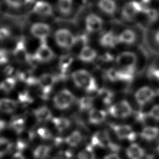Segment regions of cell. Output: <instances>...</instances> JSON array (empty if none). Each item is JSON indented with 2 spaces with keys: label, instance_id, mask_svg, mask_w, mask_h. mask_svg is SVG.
Instances as JSON below:
<instances>
[{
  "label": "cell",
  "instance_id": "cell-1",
  "mask_svg": "<svg viewBox=\"0 0 159 159\" xmlns=\"http://www.w3.org/2000/svg\"><path fill=\"white\" fill-rule=\"evenodd\" d=\"M73 82L79 88L88 92L98 91L97 86L94 77L87 70H78L71 74Z\"/></svg>",
  "mask_w": 159,
  "mask_h": 159
},
{
  "label": "cell",
  "instance_id": "cell-2",
  "mask_svg": "<svg viewBox=\"0 0 159 159\" xmlns=\"http://www.w3.org/2000/svg\"><path fill=\"white\" fill-rule=\"evenodd\" d=\"M74 101V95L67 89L59 91L53 98V102L55 107L61 110L68 108L72 105Z\"/></svg>",
  "mask_w": 159,
  "mask_h": 159
},
{
  "label": "cell",
  "instance_id": "cell-3",
  "mask_svg": "<svg viewBox=\"0 0 159 159\" xmlns=\"http://www.w3.org/2000/svg\"><path fill=\"white\" fill-rule=\"evenodd\" d=\"M57 44L61 48H71L76 43L77 39L66 29H60L55 34Z\"/></svg>",
  "mask_w": 159,
  "mask_h": 159
},
{
  "label": "cell",
  "instance_id": "cell-4",
  "mask_svg": "<svg viewBox=\"0 0 159 159\" xmlns=\"http://www.w3.org/2000/svg\"><path fill=\"white\" fill-rule=\"evenodd\" d=\"M144 9V6L140 2L135 1H129L123 6L121 15L124 20L130 21L132 20L137 14L143 12Z\"/></svg>",
  "mask_w": 159,
  "mask_h": 159
},
{
  "label": "cell",
  "instance_id": "cell-5",
  "mask_svg": "<svg viewBox=\"0 0 159 159\" xmlns=\"http://www.w3.org/2000/svg\"><path fill=\"white\" fill-rule=\"evenodd\" d=\"M132 109L125 100L119 101L112 105L109 109V114L114 117L125 118L130 115Z\"/></svg>",
  "mask_w": 159,
  "mask_h": 159
},
{
  "label": "cell",
  "instance_id": "cell-6",
  "mask_svg": "<svg viewBox=\"0 0 159 159\" xmlns=\"http://www.w3.org/2000/svg\"><path fill=\"white\" fill-rule=\"evenodd\" d=\"M57 78L55 75L50 73H43L37 79V86L43 97L48 96L56 82Z\"/></svg>",
  "mask_w": 159,
  "mask_h": 159
},
{
  "label": "cell",
  "instance_id": "cell-7",
  "mask_svg": "<svg viewBox=\"0 0 159 159\" xmlns=\"http://www.w3.org/2000/svg\"><path fill=\"white\" fill-rule=\"evenodd\" d=\"M34 57L36 61L46 63L53 59L55 53L45 41L41 42V44L38 47Z\"/></svg>",
  "mask_w": 159,
  "mask_h": 159
},
{
  "label": "cell",
  "instance_id": "cell-8",
  "mask_svg": "<svg viewBox=\"0 0 159 159\" xmlns=\"http://www.w3.org/2000/svg\"><path fill=\"white\" fill-rule=\"evenodd\" d=\"M112 128L116 136L121 140H129L133 141L136 137V134L133 129L128 125H112Z\"/></svg>",
  "mask_w": 159,
  "mask_h": 159
},
{
  "label": "cell",
  "instance_id": "cell-9",
  "mask_svg": "<svg viewBox=\"0 0 159 159\" xmlns=\"http://www.w3.org/2000/svg\"><path fill=\"white\" fill-rule=\"evenodd\" d=\"M51 32V28L49 25L45 23H35L30 28L31 34L41 42H45L46 39L50 35Z\"/></svg>",
  "mask_w": 159,
  "mask_h": 159
},
{
  "label": "cell",
  "instance_id": "cell-10",
  "mask_svg": "<svg viewBox=\"0 0 159 159\" xmlns=\"http://www.w3.org/2000/svg\"><path fill=\"white\" fill-rule=\"evenodd\" d=\"M13 55L16 60L20 63H30L33 58V57H31L27 52L24 42L22 40L17 43L13 51Z\"/></svg>",
  "mask_w": 159,
  "mask_h": 159
},
{
  "label": "cell",
  "instance_id": "cell-11",
  "mask_svg": "<svg viewBox=\"0 0 159 159\" xmlns=\"http://www.w3.org/2000/svg\"><path fill=\"white\" fill-rule=\"evenodd\" d=\"M116 61L122 68H134L137 63V56L131 52H123L117 56Z\"/></svg>",
  "mask_w": 159,
  "mask_h": 159
},
{
  "label": "cell",
  "instance_id": "cell-12",
  "mask_svg": "<svg viewBox=\"0 0 159 159\" xmlns=\"http://www.w3.org/2000/svg\"><path fill=\"white\" fill-rule=\"evenodd\" d=\"M91 144L102 148L112 147V144L108 132L106 130H99L92 137Z\"/></svg>",
  "mask_w": 159,
  "mask_h": 159
},
{
  "label": "cell",
  "instance_id": "cell-13",
  "mask_svg": "<svg viewBox=\"0 0 159 159\" xmlns=\"http://www.w3.org/2000/svg\"><path fill=\"white\" fill-rule=\"evenodd\" d=\"M155 91L148 86H143L139 88L135 94V99L140 106H143L155 96Z\"/></svg>",
  "mask_w": 159,
  "mask_h": 159
},
{
  "label": "cell",
  "instance_id": "cell-14",
  "mask_svg": "<svg viewBox=\"0 0 159 159\" xmlns=\"http://www.w3.org/2000/svg\"><path fill=\"white\" fill-rule=\"evenodd\" d=\"M85 25L86 30L88 32H98L102 27L103 20L99 16L91 13L88 15L86 17Z\"/></svg>",
  "mask_w": 159,
  "mask_h": 159
},
{
  "label": "cell",
  "instance_id": "cell-15",
  "mask_svg": "<svg viewBox=\"0 0 159 159\" xmlns=\"http://www.w3.org/2000/svg\"><path fill=\"white\" fill-rule=\"evenodd\" d=\"M97 55V52L94 48L87 45H84L81 48L78 57L82 61L91 62L96 59Z\"/></svg>",
  "mask_w": 159,
  "mask_h": 159
},
{
  "label": "cell",
  "instance_id": "cell-16",
  "mask_svg": "<svg viewBox=\"0 0 159 159\" xmlns=\"http://www.w3.org/2000/svg\"><path fill=\"white\" fill-rule=\"evenodd\" d=\"M34 115L37 121L40 122H47L52 119L50 109L47 106L39 107L34 111Z\"/></svg>",
  "mask_w": 159,
  "mask_h": 159
},
{
  "label": "cell",
  "instance_id": "cell-17",
  "mask_svg": "<svg viewBox=\"0 0 159 159\" xmlns=\"http://www.w3.org/2000/svg\"><path fill=\"white\" fill-rule=\"evenodd\" d=\"M33 12L39 16H49L53 13V9L52 6L44 1H37L34 8Z\"/></svg>",
  "mask_w": 159,
  "mask_h": 159
},
{
  "label": "cell",
  "instance_id": "cell-18",
  "mask_svg": "<svg viewBox=\"0 0 159 159\" xmlns=\"http://www.w3.org/2000/svg\"><path fill=\"white\" fill-rule=\"evenodd\" d=\"M106 116L107 114L104 110L91 109L88 113V120L91 124H98L106 119Z\"/></svg>",
  "mask_w": 159,
  "mask_h": 159
},
{
  "label": "cell",
  "instance_id": "cell-19",
  "mask_svg": "<svg viewBox=\"0 0 159 159\" xmlns=\"http://www.w3.org/2000/svg\"><path fill=\"white\" fill-rule=\"evenodd\" d=\"M126 155L129 159H142L144 156V150L138 144L134 143L127 148Z\"/></svg>",
  "mask_w": 159,
  "mask_h": 159
},
{
  "label": "cell",
  "instance_id": "cell-20",
  "mask_svg": "<svg viewBox=\"0 0 159 159\" xmlns=\"http://www.w3.org/2000/svg\"><path fill=\"white\" fill-rule=\"evenodd\" d=\"M98 6L101 11L107 15L114 14L117 9V5L114 0H99Z\"/></svg>",
  "mask_w": 159,
  "mask_h": 159
},
{
  "label": "cell",
  "instance_id": "cell-21",
  "mask_svg": "<svg viewBox=\"0 0 159 159\" xmlns=\"http://www.w3.org/2000/svg\"><path fill=\"white\" fill-rule=\"evenodd\" d=\"M17 108V103L16 101L9 98L0 99V111L4 113L11 114Z\"/></svg>",
  "mask_w": 159,
  "mask_h": 159
},
{
  "label": "cell",
  "instance_id": "cell-22",
  "mask_svg": "<svg viewBox=\"0 0 159 159\" xmlns=\"http://www.w3.org/2000/svg\"><path fill=\"white\" fill-rule=\"evenodd\" d=\"M100 44L104 47H112L118 42L117 36L112 32L109 31L101 36L99 40Z\"/></svg>",
  "mask_w": 159,
  "mask_h": 159
},
{
  "label": "cell",
  "instance_id": "cell-23",
  "mask_svg": "<svg viewBox=\"0 0 159 159\" xmlns=\"http://www.w3.org/2000/svg\"><path fill=\"white\" fill-rule=\"evenodd\" d=\"M18 135L19 138L17 145L19 150H22L25 148L32 140L34 137V134L30 131L25 130V129Z\"/></svg>",
  "mask_w": 159,
  "mask_h": 159
},
{
  "label": "cell",
  "instance_id": "cell-24",
  "mask_svg": "<svg viewBox=\"0 0 159 159\" xmlns=\"http://www.w3.org/2000/svg\"><path fill=\"white\" fill-rule=\"evenodd\" d=\"M117 39L118 42L132 44L136 40V34L130 29H125L117 36Z\"/></svg>",
  "mask_w": 159,
  "mask_h": 159
},
{
  "label": "cell",
  "instance_id": "cell-25",
  "mask_svg": "<svg viewBox=\"0 0 159 159\" xmlns=\"http://www.w3.org/2000/svg\"><path fill=\"white\" fill-rule=\"evenodd\" d=\"M52 121L54 124L56 129L60 132H62L66 129H68L71 125L70 120L63 117H52Z\"/></svg>",
  "mask_w": 159,
  "mask_h": 159
},
{
  "label": "cell",
  "instance_id": "cell-26",
  "mask_svg": "<svg viewBox=\"0 0 159 159\" xmlns=\"http://www.w3.org/2000/svg\"><path fill=\"white\" fill-rule=\"evenodd\" d=\"M159 135V129L156 127H145L141 132V137L147 140H152L157 138Z\"/></svg>",
  "mask_w": 159,
  "mask_h": 159
},
{
  "label": "cell",
  "instance_id": "cell-27",
  "mask_svg": "<svg viewBox=\"0 0 159 159\" xmlns=\"http://www.w3.org/2000/svg\"><path fill=\"white\" fill-rule=\"evenodd\" d=\"M51 148L47 145L37 146L33 152V156L35 159H46L50 152Z\"/></svg>",
  "mask_w": 159,
  "mask_h": 159
},
{
  "label": "cell",
  "instance_id": "cell-28",
  "mask_svg": "<svg viewBox=\"0 0 159 159\" xmlns=\"http://www.w3.org/2000/svg\"><path fill=\"white\" fill-rule=\"evenodd\" d=\"M82 140V135L78 130H74L65 139V142L71 147H76Z\"/></svg>",
  "mask_w": 159,
  "mask_h": 159
},
{
  "label": "cell",
  "instance_id": "cell-29",
  "mask_svg": "<svg viewBox=\"0 0 159 159\" xmlns=\"http://www.w3.org/2000/svg\"><path fill=\"white\" fill-rule=\"evenodd\" d=\"M73 60V57L70 54H65L60 57L58 61V66L62 73L66 71L67 69L71 65Z\"/></svg>",
  "mask_w": 159,
  "mask_h": 159
},
{
  "label": "cell",
  "instance_id": "cell-30",
  "mask_svg": "<svg viewBox=\"0 0 159 159\" xmlns=\"http://www.w3.org/2000/svg\"><path fill=\"white\" fill-rule=\"evenodd\" d=\"M10 127L14 131L19 134L25 130V120L20 117H15L11 120Z\"/></svg>",
  "mask_w": 159,
  "mask_h": 159
},
{
  "label": "cell",
  "instance_id": "cell-31",
  "mask_svg": "<svg viewBox=\"0 0 159 159\" xmlns=\"http://www.w3.org/2000/svg\"><path fill=\"white\" fill-rule=\"evenodd\" d=\"M16 84V80L13 77H7L0 84V89L4 93H9L14 89Z\"/></svg>",
  "mask_w": 159,
  "mask_h": 159
},
{
  "label": "cell",
  "instance_id": "cell-32",
  "mask_svg": "<svg viewBox=\"0 0 159 159\" xmlns=\"http://www.w3.org/2000/svg\"><path fill=\"white\" fill-rule=\"evenodd\" d=\"M58 8L63 14H70L72 10V0H58Z\"/></svg>",
  "mask_w": 159,
  "mask_h": 159
},
{
  "label": "cell",
  "instance_id": "cell-33",
  "mask_svg": "<svg viewBox=\"0 0 159 159\" xmlns=\"http://www.w3.org/2000/svg\"><path fill=\"white\" fill-rule=\"evenodd\" d=\"M143 12L145 14L148 21L150 24L155 22L159 18V12L155 9L145 7Z\"/></svg>",
  "mask_w": 159,
  "mask_h": 159
},
{
  "label": "cell",
  "instance_id": "cell-34",
  "mask_svg": "<svg viewBox=\"0 0 159 159\" xmlns=\"http://www.w3.org/2000/svg\"><path fill=\"white\" fill-rule=\"evenodd\" d=\"M98 96L106 104H110L113 98L112 93L107 89H101L97 91Z\"/></svg>",
  "mask_w": 159,
  "mask_h": 159
},
{
  "label": "cell",
  "instance_id": "cell-35",
  "mask_svg": "<svg viewBox=\"0 0 159 159\" xmlns=\"http://www.w3.org/2000/svg\"><path fill=\"white\" fill-rule=\"evenodd\" d=\"M78 159H96L92 146H88L80 152Z\"/></svg>",
  "mask_w": 159,
  "mask_h": 159
},
{
  "label": "cell",
  "instance_id": "cell-36",
  "mask_svg": "<svg viewBox=\"0 0 159 159\" xmlns=\"http://www.w3.org/2000/svg\"><path fill=\"white\" fill-rule=\"evenodd\" d=\"M79 107L81 110H87L90 109L93 104V99L91 96H85L79 101Z\"/></svg>",
  "mask_w": 159,
  "mask_h": 159
},
{
  "label": "cell",
  "instance_id": "cell-37",
  "mask_svg": "<svg viewBox=\"0 0 159 159\" xmlns=\"http://www.w3.org/2000/svg\"><path fill=\"white\" fill-rule=\"evenodd\" d=\"M12 147L11 142L7 139L0 138V157L7 153Z\"/></svg>",
  "mask_w": 159,
  "mask_h": 159
},
{
  "label": "cell",
  "instance_id": "cell-38",
  "mask_svg": "<svg viewBox=\"0 0 159 159\" xmlns=\"http://www.w3.org/2000/svg\"><path fill=\"white\" fill-rule=\"evenodd\" d=\"M37 133L38 135L43 140H50L52 138L51 131L46 127H40L37 129Z\"/></svg>",
  "mask_w": 159,
  "mask_h": 159
},
{
  "label": "cell",
  "instance_id": "cell-39",
  "mask_svg": "<svg viewBox=\"0 0 159 159\" xmlns=\"http://www.w3.org/2000/svg\"><path fill=\"white\" fill-rule=\"evenodd\" d=\"M5 2L9 6L14 8H18L22 5L29 3L33 0H4Z\"/></svg>",
  "mask_w": 159,
  "mask_h": 159
},
{
  "label": "cell",
  "instance_id": "cell-40",
  "mask_svg": "<svg viewBox=\"0 0 159 159\" xmlns=\"http://www.w3.org/2000/svg\"><path fill=\"white\" fill-rule=\"evenodd\" d=\"M72 153L68 150H61L56 153L52 159H71Z\"/></svg>",
  "mask_w": 159,
  "mask_h": 159
},
{
  "label": "cell",
  "instance_id": "cell-41",
  "mask_svg": "<svg viewBox=\"0 0 159 159\" xmlns=\"http://www.w3.org/2000/svg\"><path fill=\"white\" fill-rule=\"evenodd\" d=\"M107 76L111 81H112L120 80L119 70H116L114 68L109 69L107 71Z\"/></svg>",
  "mask_w": 159,
  "mask_h": 159
},
{
  "label": "cell",
  "instance_id": "cell-42",
  "mask_svg": "<svg viewBox=\"0 0 159 159\" xmlns=\"http://www.w3.org/2000/svg\"><path fill=\"white\" fill-rule=\"evenodd\" d=\"M148 115L152 119L159 120V105H155L150 109Z\"/></svg>",
  "mask_w": 159,
  "mask_h": 159
},
{
  "label": "cell",
  "instance_id": "cell-43",
  "mask_svg": "<svg viewBox=\"0 0 159 159\" xmlns=\"http://www.w3.org/2000/svg\"><path fill=\"white\" fill-rule=\"evenodd\" d=\"M19 101L22 102H30L32 101V98L30 96L28 92L24 91L22 93H20L19 94Z\"/></svg>",
  "mask_w": 159,
  "mask_h": 159
},
{
  "label": "cell",
  "instance_id": "cell-44",
  "mask_svg": "<svg viewBox=\"0 0 159 159\" xmlns=\"http://www.w3.org/2000/svg\"><path fill=\"white\" fill-rule=\"evenodd\" d=\"M11 35L10 31L7 28H0V40H4L9 37Z\"/></svg>",
  "mask_w": 159,
  "mask_h": 159
},
{
  "label": "cell",
  "instance_id": "cell-45",
  "mask_svg": "<svg viewBox=\"0 0 159 159\" xmlns=\"http://www.w3.org/2000/svg\"><path fill=\"white\" fill-rule=\"evenodd\" d=\"M8 61V54L6 50L0 49V65L4 64Z\"/></svg>",
  "mask_w": 159,
  "mask_h": 159
},
{
  "label": "cell",
  "instance_id": "cell-46",
  "mask_svg": "<svg viewBox=\"0 0 159 159\" xmlns=\"http://www.w3.org/2000/svg\"><path fill=\"white\" fill-rule=\"evenodd\" d=\"M11 159H25L24 156L19 152L14 153Z\"/></svg>",
  "mask_w": 159,
  "mask_h": 159
},
{
  "label": "cell",
  "instance_id": "cell-47",
  "mask_svg": "<svg viewBox=\"0 0 159 159\" xmlns=\"http://www.w3.org/2000/svg\"><path fill=\"white\" fill-rule=\"evenodd\" d=\"M104 159H120L119 155L116 153H111L106 155Z\"/></svg>",
  "mask_w": 159,
  "mask_h": 159
},
{
  "label": "cell",
  "instance_id": "cell-48",
  "mask_svg": "<svg viewBox=\"0 0 159 159\" xmlns=\"http://www.w3.org/2000/svg\"><path fill=\"white\" fill-rule=\"evenodd\" d=\"M5 127H6V122L3 120L0 119V132L2 130L5 128Z\"/></svg>",
  "mask_w": 159,
  "mask_h": 159
},
{
  "label": "cell",
  "instance_id": "cell-49",
  "mask_svg": "<svg viewBox=\"0 0 159 159\" xmlns=\"http://www.w3.org/2000/svg\"><path fill=\"white\" fill-rule=\"evenodd\" d=\"M155 40H156V42L159 43V30L157 32V33H156V34H155Z\"/></svg>",
  "mask_w": 159,
  "mask_h": 159
},
{
  "label": "cell",
  "instance_id": "cell-50",
  "mask_svg": "<svg viewBox=\"0 0 159 159\" xmlns=\"http://www.w3.org/2000/svg\"><path fill=\"white\" fill-rule=\"evenodd\" d=\"M155 76H156V77L159 80V69L155 71Z\"/></svg>",
  "mask_w": 159,
  "mask_h": 159
},
{
  "label": "cell",
  "instance_id": "cell-51",
  "mask_svg": "<svg viewBox=\"0 0 159 159\" xmlns=\"http://www.w3.org/2000/svg\"><path fill=\"white\" fill-rule=\"evenodd\" d=\"M152 0H142V2L143 4H147V3H149Z\"/></svg>",
  "mask_w": 159,
  "mask_h": 159
},
{
  "label": "cell",
  "instance_id": "cell-52",
  "mask_svg": "<svg viewBox=\"0 0 159 159\" xmlns=\"http://www.w3.org/2000/svg\"><path fill=\"white\" fill-rule=\"evenodd\" d=\"M158 152H159V145H158Z\"/></svg>",
  "mask_w": 159,
  "mask_h": 159
}]
</instances>
